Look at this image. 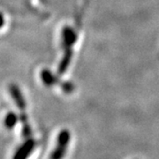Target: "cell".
Segmentation results:
<instances>
[{
    "label": "cell",
    "mask_w": 159,
    "mask_h": 159,
    "mask_svg": "<svg viewBox=\"0 0 159 159\" xmlns=\"http://www.w3.org/2000/svg\"><path fill=\"white\" fill-rule=\"evenodd\" d=\"M8 90L10 92L11 98L15 102L16 106L20 111V121L21 123V129H22V136L25 139L32 138V128L30 126L29 121V116L27 114V102L26 99L23 96L20 89L16 84H10L8 87Z\"/></svg>",
    "instance_id": "cell-1"
},
{
    "label": "cell",
    "mask_w": 159,
    "mask_h": 159,
    "mask_svg": "<svg viewBox=\"0 0 159 159\" xmlns=\"http://www.w3.org/2000/svg\"><path fill=\"white\" fill-rule=\"evenodd\" d=\"M77 41V32L73 28L66 26L62 30V46L64 48V56L62 60L58 65L57 72L58 74H64L67 68L72 60L73 57V45Z\"/></svg>",
    "instance_id": "cell-2"
},
{
    "label": "cell",
    "mask_w": 159,
    "mask_h": 159,
    "mask_svg": "<svg viewBox=\"0 0 159 159\" xmlns=\"http://www.w3.org/2000/svg\"><path fill=\"white\" fill-rule=\"evenodd\" d=\"M70 133L68 130H62L57 135V147L53 150V152L51 155V158L58 159L62 158L66 155V151L70 142Z\"/></svg>",
    "instance_id": "cell-3"
},
{
    "label": "cell",
    "mask_w": 159,
    "mask_h": 159,
    "mask_svg": "<svg viewBox=\"0 0 159 159\" xmlns=\"http://www.w3.org/2000/svg\"><path fill=\"white\" fill-rule=\"evenodd\" d=\"M35 142H34V138H29V139H25L24 142L19 147L17 151L15 152V155L13 156L14 158H26L28 157L30 154L32 153V151L34 150L35 147Z\"/></svg>",
    "instance_id": "cell-4"
},
{
    "label": "cell",
    "mask_w": 159,
    "mask_h": 159,
    "mask_svg": "<svg viewBox=\"0 0 159 159\" xmlns=\"http://www.w3.org/2000/svg\"><path fill=\"white\" fill-rule=\"evenodd\" d=\"M41 79L43 80V84L45 86H48V87L56 85V84L59 83V80H57V77L54 74H52V73L48 69H44L42 71Z\"/></svg>",
    "instance_id": "cell-5"
},
{
    "label": "cell",
    "mask_w": 159,
    "mask_h": 159,
    "mask_svg": "<svg viewBox=\"0 0 159 159\" xmlns=\"http://www.w3.org/2000/svg\"><path fill=\"white\" fill-rule=\"evenodd\" d=\"M19 120H20V118L17 114L13 111H10L6 115L5 119H4V124L7 129H12L15 125H17Z\"/></svg>",
    "instance_id": "cell-6"
},
{
    "label": "cell",
    "mask_w": 159,
    "mask_h": 159,
    "mask_svg": "<svg viewBox=\"0 0 159 159\" xmlns=\"http://www.w3.org/2000/svg\"><path fill=\"white\" fill-rule=\"evenodd\" d=\"M5 16L3 15L2 12H0V29H2L5 26Z\"/></svg>",
    "instance_id": "cell-7"
}]
</instances>
